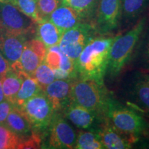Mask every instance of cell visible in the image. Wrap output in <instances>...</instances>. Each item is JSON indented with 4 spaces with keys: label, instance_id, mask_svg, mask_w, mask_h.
Segmentation results:
<instances>
[{
    "label": "cell",
    "instance_id": "obj_1",
    "mask_svg": "<svg viewBox=\"0 0 149 149\" xmlns=\"http://www.w3.org/2000/svg\"><path fill=\"white\" fill-rule=\"evenodd\" d=\"M116 37H94L75 61L77 78L104 83L109 61L110 50Z\"/></svg>",
    "mask_w": 149,
    "mask_h": 149
},
{
    "label": "cell",
    "instance_id": "obj_2",
    "mask_svg": "<svg viewBox=\"0 0 149 149\" xmlns=\"http://www.w3.org/2000/svg\"><path fill=\"white\" fill-rule=\"evenodd\" d=\"M112 98L104 83L81 78H75L72 81L70 102L100 115L106 117V112Z\"/></svg>",
    "mask_w": 149,
    "mask_h": 149
},
{
    "label": "cell",
    "instance_id": "obj_3",
    "mask_svg": "<svg viewBox=\"0 0 149 149\" xmlns=\"http://www.w3.org/2000/svg\"><path fill=\"white\" fill-rule=\"evenodd\" d=\"M146 23V17H143L125 34L116 37L110 50L107 71L111 78L117 77L131 59Z\"/></svg>",
    "mask_w": 149,
    "mask_h": 149
},
{
    "label": "cell",
    "instance_id": "obj_4",
    "mask_svg": "<svg viewBox=\"0 0 149 149\" xmlns=\"http://www.w3.org/2000/svg\"><path fill=\"white\" fill-rule=\"evenodd\" d=\"M106 117L117 129L137 138L148 128L146 121L140 114L122 106L113 97L108 106Z\"/></svg>",
    "mask_w": 149,
    "mask_h": 149
},
{
    "label": "cell",
    "instance_id": "obj_5",
    "mask_svg": "<svg viewBox=\"0 0 149 149\" xmlns=\"http://www.w3.org/2000/svg\"><path fill=\"white\" fill-rule=\"evenodd\" d=\"M17 108L26 117L35 133L45 131L49 128L55 113L53 106L44 91Z\"/></svg>",
    "mask_w": 149,
    "mask_h": 149
},
{
    "label": "cell",
    "instance_id": "obj_6",
    "mask_svg": "<svg viewBox=\"0 0 149 149\" xmlns=\"http://www.w3.org/2000/svg\"><path fill=\"white\" fill-rule=\"evenodd\" d=\"M95 32L92 25L81 22L63 33L58 46L65 55L76 61L85 46L95 37Z\"/></svg>",
    "mask_w": 149,
    "mask_h": 149
},
{
    "label": "cell",
    "instance_id": "obj_7",
    "mask_svg": "<svg viewBox=\"0 0 149 149\" xmlns=\"http://www.w3.org/2000/svg\"><path fill=\"white\" fill-rule=\"evenodd\" d=\"M36 23L22 11L5 1H0V29L13 34L28 35L35 29Z\"/></svg>",
    "mask_w": 149,
    "mask_h": 149
},
{
    "label": "cell",
    "instance_id": "obj_8",
    "mask_svg": "<svg viewBox=\"0 0 149 149\" xmlns=\"http://www.w3.org/2000/svg\"><path fill=\"white\" fill-rule=\"evenodd\" d=\"M61 112L65 118L77 128L97 133L107 119V117L72 102L67 104Z\"/></svg>",
    "mask_w": 149,
    "mask_h": 149
},
{
    "label": "cell",
    "instance_id": "obj_9",
    "mask_svg": "<svg viewBox=\"0 0 149 149\" xmlns=\"http://www.w3.org/2000/svg\"><path fill=\"white\" fill-rule=\"evenodd\" d=\"M48 144L51 148H74L77 135L68 120L60 112H55L49 126Z\"/></svg>",
    "mask_w": 149,
    "mask_h": 149
},
{
    "label": "cell",
    "instance_id": "obj_10",
    "mask_svg": "<svg viewBox=\"0 0 149 149\" xmlns=\"http://www.w3.org/2000/svg\"><path fill=\"white\" fill-rule=\"evenodd\" d=\"M120 0H99L94 29L100 35H106L117 29L121 19Z\"/></svg>",
    "mask_w": 149,
    "mask_h": 149
},
{
    "label": "cell",
    "instance_id": "obj_11",
    "mask_svg": "<svg viewBox=\"0 0 149 149\" xmlns=\"http://www.w3.org/2000/svg\"><path fill=\"white\" fill-rule=\"evenodd\" d=\"M44 61L54 70L56 79H75V61L65 55L58 44L48 48Z\"/></svg>",
    "mask_w": 149,
    "mask_h": 149
},
{
    "label": "cell",
    "instance_id": "obj_12",
    "mask_svg": "<svg viewBox=\"0 0 149 149\" xmlns=\"http://www.w3.org/2000/svg\"><path fill=\"white\" fill-rule=\"evenodd\" d=\"M98 133L104 148H131L133 143L138 140L137 137L128 135L117 129L107 117L102 125Z\"/></svg>",
    "mask_w": 149,
    "mask_h": 149
},
{
    "label": "cell",
    "instance_id": "obj_13",
    "mask_svg": "<svg viewBox=\"0 0 149 149\" xmlns=\"http://www.w3.org/2000/svg\"><path fill=\"white\" fill-rule=\"evenodd\" d=\"M74 79H56L44 88V93L55 112H61L70 102L71 85Z\"/></svg>",
    "mask_w": 149,
    "mask_h": 149
},
{
    "label": "cell",
    "instance_id": "obj_14",
    "mask_svg": "<svg viewBox=\"0 0 149 149\" xmlns=\"http://www.w3.org/2000/svg\"><path fill=\"white\" fill-rule=\"evenodd\" d=\"M27 41V35L0 31V52L10 66L19 60Z\"/></svg>",
    "mask_w": 149,
    "mask_h": 149
},
{
    "label": "cell",
    "instance_id": "obj_15",
    "mask_svg": "<svg viewBox=\"0 0 149 149\" xmlns=\"http://www.w3.org/2000/svg\"><path fill=\"white\" fill-rule=\"evenodd\" d=\"M129 96L140 111L149 112V74L141 72L134 74L129 86Z\"/></svg>",
    "mask_w": 149,
    "mask_h": 149
},
{
    "label": "cell",
    "instance_id": "obj_16",
    "mask_svg": "<svg viewBox=\"0 0 149 149\" xmlns=\"http://www.w3.org/2000/svg\"><path fill=\"white\" fill-rule=\"evenodd\" d=\"M48 19L64 33L82 22L83 19L74 9L61 3L52 13Z\"/></svg>",
    "mask_w": 149,
    "mask_h": 149
},
{
    "label": "cell",
    "instance_id": "obj_17",
    "mask_svg": "<svg viewBox=\"0 0 149 149\" xmlns=\"http://www.w3.org/2000/svg\"><path fill=\"white\" fill-rule=\"evenodd\" d=\"M36 38L44 43L46 47L57 45L63 33L48 19H44L36 23Z\"/></svg>",
    "mask_w": 149,
    "mask_h": 149
},
{
    "label": "cell",
    "instance_id": "obj_18",
    "mask_svg": "<svg viewBox=\"0 0 149 149\" xmlns=\"http://www.w3.org/2000/svg\"><path fill=\"white\" fill-rule=\"evenodd\" d=\"M42 61L40 56L33 51L26 42L19 60L10 68L33 77L37 66Z\"/></svg>",
    "mask_w": 149,
    "mask_h": 149
},
{
    "label": "cell",
    "instance_id": "obj_19",
    "mask_svg": "<svg viewBox=\"0 0 149 149\" xmlns=\"http://www.w3.org/2000/svg\"><path fill=\"white\" fill-rule=\"evenodd\" d=\"M4 123L13 132L23 139L31 136L34 132L26 117L15 106L9 113Z\"/></svg>",
    "mask_w": 149,
    "mask_h": 149
},
{
    "label": "cell",
    "instance_id": "obj_20",
    "mask_svg": "<svg viewBox=\"0 0 149 149\" xmlns=\"http://www.w3.org/2000/svg\"><path fill=\"white\" fill-rule=\"evenodd\" d=\"M24 73L10 68L1 76L2 88L5 99L13 103L17 93L19 90Z\"/></svg>",
    "mask_w": 149,
    "mask_h": 149
},
{
    "label": "cell",
    "instance_id": "obj_21",
    "mask_svg": "<svg viewBox=\"0 0 149 149\" xmlns=\"http://www.w3.org/2000/svg\"><path fill=\"white\" fill-rule=\"evenodd\" d=\"M42 92H43L42 88L35 78L24 74L23 81L15 97L14 105L17 107H20L29 99Z\"/></svg>",
    "mask_w": 149,
    "mask_h": 149
},
{
    "label": "cell",
    "instance_id": "obj_22",
    "mask_svg": "<svg viewBox=\"0 0 149 149\" xmlns=\"http://www.w3.org/2000/svg\"><path fill=\"white\" fill-rule=\"evenodd\" d=\"M121 19L126 22L135 21L149 4V0H120Z\"/></svg>",
    "mask_w": 149,
    "mask_h": 149
},
{
    "label": "cell",
    "instance_id": "obj_23",
    "mask_svg": "<svg viewBox=\"0 0 149 149\" xmlns=\"http://www.w3.org/2000/svg\"><path fill=\"white\" fill-rule=\"evenodd\" d=\"M98 2L99 0H62V4L74 9L83 19L95 15Z\"/></svg>",
    "mask_w": 149,
    "mask_h": 149
},
{
    "label": "cell",
    "instance_id": "obj_24",
    "mask_svg": "<svg viewBox=\"0 0 149 149\" xmlns=\"http://www.w3.org/2000/svg\"><path fill=\"white\" fill-rule=\"evenodd\" d=\"M76 149H103L101 139L97 132L82 130L77 135Z\"/></svg>",
    "mask_w": 149,
    "mask_h": 149
},
{
    "label": "cell",
    "instance_id": "obj_25",
    "mask_svg": "<svg viewBox=\"0 0 149 149\" xmlns=\"http://www.w3.org/2000/svg\"><path fill=\"white\" fill-rule=\"evenodd\" d=\"M135 58L137 64L145 70H149V31L144 35L141 34L135 48Z\"/></svg>",
    "mask_w": 149,
    "mask_h": 149
},
{
    "label": "cell",
    "instance_id": "obj_26",
    "mask_svg": "<svg viewBox=\"0 0 149 149\" xmlns=\"http://www.w3.org/2000/svg\"><path fill=\"white\" fill-rule=\"evenodd\" d=\"M23 139L13 132L5 123H0V149L17 148Z\"/></svg>",
    "mask_w": 149,
    "mask_h": 149
},
{
    "label": "cell",
    "instance_id": "obj_27",
    "mask_svg": "<svg viewBox=\"0 0 149 149\" xmlns=\"http://www.w3.org/2000/svg\"><path fill=\"white\" fill-rule=\"evenodd\" d=\"M5 1L12 3L35 23L42 20L37 10L36 0H6Z\"/></svg>",
    "mask_w": 149,
    "mask_h": 149
},
{
    "label": "cell",
    "instance_id": "obj_28",
    "mask_svg": "<svg viewBox=\"0 0 149 149\" xmlns=\"http://www.w3.org/2000/svg\"><path fill=\"white\" fill-rule=\"evenodd\" d=\"M33 77L37 81L43 91L48 84L56 79L54 70L44 61L37 66Z\"/></svg>",
    "mask_w": 149,
    "mask_h": 149
},
{
    "label": "cell",
    "instance_id": "obj_29",
    "mask_svg": "<svg viewBox=\"0 0 149 149\" xmlns=\"http://www.w3.org/2000/svg\"><path fill=\"white\" fill-rule=\"evenodd\" d=\"M37 10L42 19H48L52 13L58 8L62 0H36Z\"/></svg>",
    "mask_w": 149,
    "mask_h": 149
},
{
    "label": "cell",
    "instance_id": "obj_30",
    "mask_svg": "<svg viewBox=\"0 0 149 149\" xmlns=\"http://www.w3.org/2000/svg\"><path fill=\"white\" fill-rule=\"evenodd\" d=\"M27 43L32 48L33 51L40 56L41 59H42V61H44L48 49V48L46 47V46L44 45V43L37 38L32 39L31 40L27 41Z\"/></svg>",
    "mask_w": 149,
    "mask_h": 149
},
{
    "label": "cell",
    "instance_id": "obj_31",
    "mask_svg": "<svg viewBox=\"0 0 149 149\" xmlns=\"http://www.w3.org/2000/svg\"><path fill=\"white\" fill-rule=\"evenodd\" d=\"M15 107L14 104L6 99L0 102V123H4L10 111Z\"/></svg>",
    "mask_w": 149,
    "mask_h": 149
},
{
    "label": "cell",
    "instance_id": "obj_32",
    "mask_svg": "<svg viewBox=\"0 0 149 149\" xmlns=\"http://www.w3.org/2000/svg\"><path fill=\"white\" fill-rule=\"evenodd\" d=\"M10 66L8 61L4 58L2 54L0 52V76H2L10 69Z\"/></svg>",
    "mask_w": 149,
    "mask_h": 149
},
{
    "label": "cell",
    "instance_id": "obj_33",
    "mask_svg": "<svg viewBox=\"0 0 149 149\" xmlns=\"http://www.w3.org/2000/svg\"><path fill=\"white\" fill-rule=\"evenodd\" d=\"M5 99L4 94H3V88H2V79H1V76H0V102H2Z\"/></svg>",
    "mask_w": 149,
    "mask_h": 149
},
{
    "label": "cell",
    "instance_id": "obj_34",
    "mask_svg": "<svg viewBox=\"0 0 149 149\" xmlns=\"http://www.w3.org/2000/svg\"><path fill=\"white\" fill-rule=\"evenodd\" d=\"M3 1H6V0H3Z\"/></svg>",
    "mask_w": 149,
    "mask_h": 149
},
{
    "label": "cell",
    "instance_id": "obj_35",
    "mask_svg": "<svg viewBox=\"0 0 149 149\" xmlns=\"http://www.w3.org/2000/svg\"><path fill=\"white\" fill-rule=\"evenodd\" d=\"M0 1H3V0H0Z\"/></svg>",
    "mask_w": 149,
    "mask_h": 149
},
{
    "label": "cell",
    "instance_id": "obj_36",
    "mask_svg": "<svg viewBox=\"0 0 149 149\" xmlns=\"http://www.w3.org/2000/svg\"><path fill=\"white\" fill-rule=\"evenodd\" d=\"M0 31H1V29H0Z\"/></svg>",
    "mask_w": 149,
    "mask_h": 149
}]
</instances>
